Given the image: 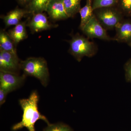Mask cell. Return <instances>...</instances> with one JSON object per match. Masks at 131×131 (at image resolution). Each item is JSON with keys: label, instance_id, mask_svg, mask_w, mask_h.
<instances>
[{"label": "cell", "instance_id": "1", "mask_svg": "<svg viewBox=\"0 0 131 131\" xmlns=\"http://www.w3.org/2000/svg\"><path fill=\"white\" fill-rule=\"evenodd\" d=\"M39 96L36 91H33L28 98L20 99L19 103L23 112L20 122L15 124L12 127L13 131L18 130L26 127L28 131H35V124L37 121L42 120L49 125V121L41 114L38 109Z\"/></svg>", "mask_w": 131, "mask_h": 131}, {"label": "cell", "instance_id": "2", "mask_svg": "<svg viewBox=\"0 0 131 131\" xmlns=\"http://www.w3.org/2000/svg\"><path fill=\"white\" fill-rule=\"evenodd\" d=\"M20 69L26 76L33 77L39 80L43 86H47L49 80V69L44 58L30 57L20 61Z\"/></svg>", "mask_w": 131, "mask_h": 131}, {"label": "cell", "instance_id": "3", "mask_svg": "<svg viewBox=\"0 0 131 131\" xmlns=\"http://www.w3.org/2000/svg\"><path fill=\"white\" fill-rule=\"evenodd\" d=\"M69 43V52L78 62H81L84 57H91L97 52L94 43L79 34L72 36Z\"/></svg>", "mask_w": 131, "mask_h": 131}, {"label": "cell", "instance_id": "4", "mask_svg": "<svg viewBox=\"0 0 131 131\" xmlns=\"http://www.w3.org/2000/svg\"><path fill=\"white\" fill-rule=\"evenodd\" d=\"M94 14L105 29H115L123 20V14L115 6L96 9L94 10Z\"/></svg>", "mask_w": 131, "mask_h": 131}, {"label": "cell", "instance_id": "5", "mask_svg": "<svg viewBox=\"0 0 131 131\" xmlns=\"http://www.w3.org/2000/svg\"><path fill=\"white\" fill-rule=\"evenodd\" d=\"M26 76L19 74L0 71V88L8 93L16 90L22 86Z\"/></svg>", "mask_w": 131, "mask_h": 131}, {"label": "cell", "instance_id": "6", "mask_svg": "<svg viewBox=\"0 0 131 131\" xmlns=\"http://www.w3.org/2000/svg\"><path fill=\"white\" fill-rule=\"evenodd\" d=\"M88 37L110 41L113 39L107 35L106 29L98 21L94 14L82 29Z\"/></svg>", "mask_w": 131, "mask_h": 131}, {"label": "cell", "instance_id": "7", "mask_svg": "<svg viewBox=\"0 0 131 131\" xmlns=\"http://www.w3.org/2000/svg\"><path fill=\"white\" fill-rule=\"evenodd\" d=\"M20 62L17 54L0 50V71L19 74Z\"/></svg>", "mask_w": 131, "mask_h": 131}, {"label": "cell", "instance_id": "8", "mask_svg": "<svg viewBox=\"0 0 131 131\" xmlns=\"http://www.w3.org/2000/svg\"><path fill=\"white\" fill-rule=\"evenodd\" d=\"M32 15V16L27 24V26L33 33L49 30L57 26L50 22L44 13H37Z\"/></svg>", "mask_w": 131, "mask_h": 131}, {"label": "cell", "instance_id": "9", "mask_svg": "<svg viewBox=\"0 0 131 131\" xmlns=\"http://www.w3.org/2000/svg\"><path fill=\"white\" fill-rule=\"evenodd\" d=\"M46 12L50 18L54 20L69 18L64 8L63 0H51L47 6Z\"/></svg>", "mask_w": 131, "mask_h": 131}, {"label": "cell", "instance_id": "10", "mask_svg": "<svg viewBox=\"0 0 131 131\" xmlns=\"http://www.w3.org/2000/svg\"><path fill=\"white\" fill-rule=\"evenodd\" d=\"M115 29L116 35L113 40L127 44L131 42V20H122Z\"/></svg>", "mask_w": 131, "mask_h": 131}, {"label": "cell", "instance_id": "11", "mask_svg": "<svg viewBox=\"0 0 131 131\" xmlns=\"http://www.w3.org/2000/svg\"><path fill=\"white\" fill-rule=\"evenodd\" d=\"M29 14L26 9L16 7L2 17L5 26L6 27L15 26L20 23L21 19L26 15Z\"/></svg>", "mask_w": 131, "mask_h": 131}, {"label": "cell", "instance_id": "12", "mask_svg": "<svg viewBox=\"0 0 131 131\" xmlns=\"http://www.w3.org/2000/svg\"><path fill=\"white\" fill-rule=\"evenodd\" d=\"M25 22H21L15 26L8 33L16 45L20 42L26 39L27 37Z\"/></svg>", "mask_w": 131, "mask_h": 131}, {"label": "cell", "instance_id": "13", "mask_svg": "<svg viewBox=\"0 0 131 131\" xmlns=\"http://www.w3.org/2000/svg\"><path fill=\"white\" fill-rule=\"evenodd\" d=\"M15 45L8 32L3 30H1L0 32V50L17 54Z\"/></svg>", "mask_w": 131, "mask_h": 131}, {"label": "cell", "instance_id": "14", "mask_svg": "<svg viewBox=\"0 0 131 131\" xmlns=\"http://www.w3.org/2000/svg\"><path fill=\"white\" fill-rule=\"evenodd\" d=\"M92 3L91 0H86V5L79 12L81 18L80 28L81 30L94 15Z\"/></svg>", "mask_w": 131, "mask_h": 131}, {"label": "cell", "instance_id": "15", "mask_svg": "<svg viewBox=\"0 0 131 131\" xmlns=\"http://www.w3.org/2000/svg\"><path fill=\"white\" fill-rule=\"evenodd\" d=\"M51 0H31L26 7L29 14L46 12L47 6Z\"/></svg>", "mask_w": 131, "mask_h": 131}, {"label": "cell", "instance_id": "16", "mask_svg": "<svg viewBox=\"0 0 131 131\" xmlns=\"http://www.w3.org/2000/svg\"><path fill=\"white\" fill-rule=\"evenodd\" d=\"M81 0H63L66 12L69 18L74 17L81 9Z\"/></svg>", "mask_w": 131, "mask_h": 131}, {"label": "cell", "instance_id": "17", "mask_svg": "<svg viewBox=\"0 0 131 131\" xmlns=\"http://www.w3.org/2000/svg\"><path fill=\"white\" fill-rule=\"evenodd\" d=\"M118 0H93L92 3L93 10L102 8L112 7L117 6Z\"/></svg>", "mask_w": 131, "mask_h": 131}, {"label": "cell", "instance_id": "18", "mask_svg": "<svg viewBox=\"0 0 131 131\" xmlns=\"http://www.w3.org/2000/svg\"><path fill=\"white\" fill-rule=\"evenodd\" d=\"M43 131H74L73 129L67 124L62 122L47 125Z\"/></svg>", "mask_w": 131, "mask_h": 131}, {"label": "cell", "instance_id": "19", "mask_svg": "<svg viewBox=\"0 0 131 131\" xmlns=\"http://www.w3.org/2000/svg\"><path fill=\"white\" fill-rule=\"evenodd\" d=\"M117 6L123 15L131 16V0H118Z\"/></svg>", "mask_w": 131, "mask_h": 131}, {"label": "cell", "instance_id": "20", "mask_svg": "<svg viewBox=\"0 0 131 131\" xmlns=\"http://www.w3.org/2000/svg\"><path fill=\"white\" fill-rule=\"evenodd\" d=\"M124 68L126 81L127 82L131 83V58L129 59L125 63Z\"/></svg>", "mask_w": 131, "mask_h": 131}, {"label": "cell", "instance_id": "21", "mask_svg": "<svg viewBox=\"0 0 131 131\" xmlns=\"http://www.w3.org/2000/svg\"><path fill=\"white\" fill-rule=\"evenodd\" d=\"M8 93L4 90L0 88V105H2L6 101V98Z\"/></svg>", "mask_w": 131, "mask_h": 131}, {"label": "cell", "instance_id": "22", "mask_svg": "<svg viewBox=\"0 0 131 131\" xmlns=\"http://www.w3.org/2000/svg\"><path fill=\"white\" fill-rule=\"evenodd\" d=\"M20 5L25 6L26 7L30 2L31 0H16Z\"/></svg>", "mask_w": 131, "mask_h": 131}, {"label": "cell", "instance_id": "23", "mask_svg": "<svg viewBox=\"0 0 131 131\" xmlns=\"http://www.w3.org/2000/svg\"><path fill=\"white\" fill-rule=\"evenodd\" d=\"M128 45H129V46H130V47L131 48V42H130V43H129L128 44Z\"/></svg>", "mask_w": 131, "mask_h": 131}]
</instances>
